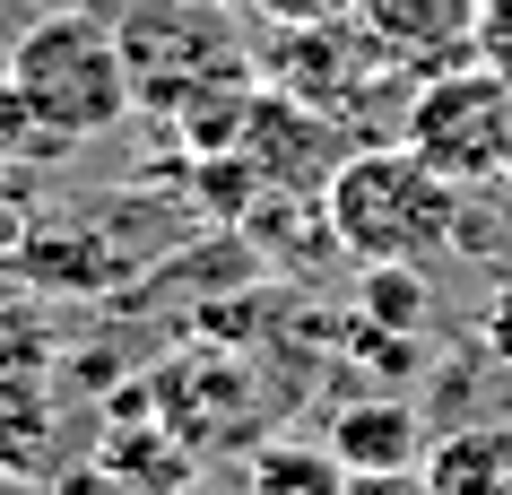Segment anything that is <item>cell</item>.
Instances as JSON below:
<instances>
[{"mask_svg":"<svg viewBox=\"0 0 512 495\" xmlns=\"http://www.w3.org/2000/svg\"><path fill=\"white\" fill-rule=\"evenodd\" d=\"M348 495H434L426 469H382V478H348Z\"/></svg>","mask_w":512,"mask_h":495,"instance_id":"9a60e30c","label":"cell"},{"mask_svg":"<svg viewBox=\"0 0 512 495\" xmlns=\"http://www.w3.org/2000/svg\"><path fill=\"white\" fill-rule=\"evenodd\" d=\"M53 452V391L35 374H0V469H44Z\"/></svg>","mask_w":512,"mask_h":495,"instance_id":"30bf717a","label":"cell"},{"mask_svg":"<svg viewBox=\"0 0 512 495\" xmlns=\"http://www.w3.org/2000/svg\"><path fill=\"white\" fill-rule=\"evenodd\" d=\"M486 9H495V0H486Z\"/></svg>","mask_w":512,"mask_h":495,"instance_id":"ac0fdd59","label":"cell"},{"mask_svg":"<svg viewBox=\"0 0 512 495\" xmlns=\"http://www.w3.org/2000/svg\"><path fill=\"white\" fill-rule=\"evenodd\" d=\"M209 9H235V0H209Z\"/></svg>","mask_w":512,"mask_h":495,"instance_id":"e0dca14e","label":"cell"},{"mask_svg":"<svg viewBox=\"0 0 512 495\" xmlns=\"http://www.w3.org/2000/svg\"><path fill=\"white\" fill-rule=\"evenodd\" d=\"M113 35H122V61H131V96L165 122L200 96H217V87L252 79L226 9H209V0H131V18Z\"/></svg>","mask_w":512,"mask_h":495,"instance_id":"3957f363","label":"cell"},{"mask_svg":"<svg viewBox=\"0 0 512 495\" xmlns=\"http://www.w3.org/2000/svg\"><path fill=\"white\" fill-rule=\"evenodd\" d=\"M243 487L252 495H348V461L330 443H252Z\"/></svg>","mask_w":512,"mask_h":495,"instance_id":"9c48e42d","label":"cell"},{"mask_svg":"<svg viewBox=\"0 0 512 495\" xmlns=\"http://www.w3.org/2000/svg\"><path fill=\"white\" fill-rule=\"evenodd\" d=\"M356 27L391 61V79H443L486 53V0H356Z\"/></svg>","mask_w":512,"mask_h":495,"instance_id":"8992f818","label":"cell"},{"mask_svg":"<svg viewBox=\"0 0 512 495\" xmlns=\"http://www.w3.org/2000/svg\"><path fill=\"white\" fill-rule=\"evenodd\" d=\"M0 79L9 96L27 105V122L44 131V148H79V139H105L122 113L139 105L131 96V61H122V35L87 9H53L35 18L9 53H0Z\"/></svg>","mask_w":512,"mask_h":495,"instance_id":"7a4b0ae2","label":"cell"},{"mask_svg":"<svg viewBox=\"0 0 512 495\" xmlns=\"http://www.w3.org/2000/svg\"><path fill=\"white\" fill-rule=\"evenodd\" d=\"M330 452L348 461V478H382V469H426V417L408 400H356L330 417Z\"/></svg>","mask_w":512,"mask_h":495,"instance_id":"52a82bcc","label":"cell"},{"mask_svg":"<svg viewBox=\"0 0 512 495\" xmlns=\"http://www.w3.org/2000/svg\"><path fill=\"white\" fill-rule=\"evenodd\" d=\"M148 417L183 452H252L261 443V383H252L243 357L200 339V348H183L148 374Z\"/></svg>","mask_w":512,"mask_h":495,"instance_id":"5b68a950","label":"cell"},{"mask_svg":"<svg viewBox=\"0 0 512 495\" xmlns=\"http://www.w3.org/2000/svg\"><path fill=\"white\" fill-rule=\"evenodd\" d=\"M243 9H261L270 27H339V18H356V0H243Z\"/></svg>","mask_w":512,"mask_h":495,"instance_id":"4fadbf2b","label":"cell"},{"mask_svg":"<svg viewBox=\"0 0 512 495\" xmlns=\"http://www.w3.org/2000/svg\"><path fill=\"white\" fill-rule=\"evenodd\" d=\"M434 495H512V426H460L426 452Z\"/></svg>","mask_w":512,"mask_h":495,"instance_id":"ba28073f","label":"cell"},{"mask_svg":"<svg viewBox=\"0 0 512 495\" xmlns=\"http://www.w3.org/2000/svg\"><path fill=\"white\" fill-rule=\"evenodd\" d=\"M365 330H426V278L417 270H365Z\"/></svg>","mask_w":512,"mask_h":495,"instance_id":"8fae6325","label":"cell"},{"mask_svg":"<svg viewBox=\"0 0 512 495\" xmlns=\"http://www.w3.org/2000/svg\"><path fill=\"white\" fill-rule=\"evenodd\" d=\"M478 339H486V357L495 365H512V278L486 296V313H478Z\"/></svg>","mask_w":512,"mask_h":495,"instance_id":"5bb4252c","label":"cell"},{"mask_svg":"<svg viewBox=\"0 0 512 495\" xmlns=\"http://www.w3.org/2000/svg\"><path fill=\"white\" fill-rule=\"evenodd\" d=\"M322 226L356 270H426L460 244V183H443L408 139H374L330 165Z\"/></svg>","mask_w":512,"mask_h":495,"instance_id":"6da1fadb","label":"cell"},{"mask_svg":"<svg viewBox=\"0 0 512 495\" xmlns=\"http://www.w3.org/2000/svg\"><path fill=\"white\" fill-rule=\"evenodd\" d=\"M478 61H495V70L512 79V0H495V9H486V53H478Z\"/></svg>","mask_w":512,"mask_h":495,"instance_id":"2e32d148","label":"cell"},{"mask_svg":"<svg viewBox=\"0 0 512 495\" xmlns=\"http://www.w3.org/2000/svg\"><path fill=\"white\" fill-rule=\"evenodd\" d=\"M400 139L460 192L504 183L512 174V79L495 61H460L443 79H417L408 113H400Z\"/></svg>","mask_w":512,"mask_h":495,"instance_id":"277c9868","label":"cell"},{"mask_svg":"<svg viewBox=\"0 0 512 495\" xmlns=\"http://www.w3.org/2000/svg\"><path fill=\"white\" fill-rule=\"evenodd\" d=\"M18 157H53V148H44V131L27 122V105L9 96V79H0V174H18Z\"/></svg>","mask_w":512,"mask_h":495,"instance_id":"7c38bea8","label":"cell"}]
</instances>
